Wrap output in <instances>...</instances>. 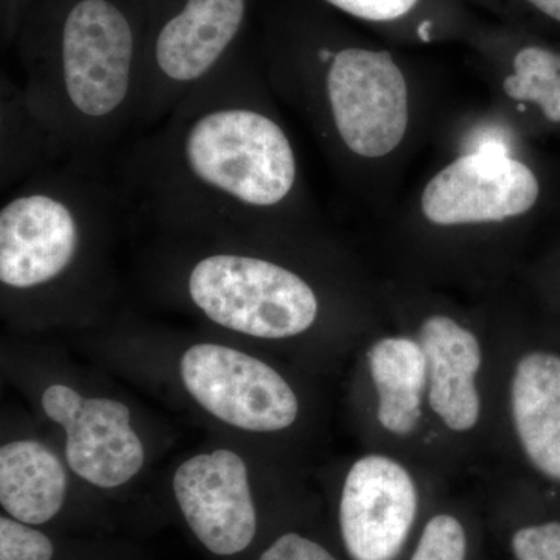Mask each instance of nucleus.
<instances>
[{
	"instance_id": "1",
	"label": "nucleus",
	"mask_w": 560,
	"mask_h": 560,
	"mask_svg": "<svg viewBox=\"0 0 560 560\" xmlns=\"http://www.w3.org/2000/svg\"><path fill=\"white\" fill-rule=\"evenodd\" d=\"M128 213L168 234L250 241L300 212L301 173L267 88L228 61L125 151Z\"/></svg>"
},
{
	"instance_id": "2",
	"label": "nucleus",
	"mask_w": 560,
	"mask_h": 560,
	"mask_svg": "<svg viewBox=\"0 0 560 560\" xmlns=\"http://www.w3.org/2000/svg\"><path fill=\"white\" fill-rule=\"evenodd\" d=\"M145 46L116 0H73L31 50L28 106L65 160L97 162L136 124Z\"/></svg>"
},
{
	"instance_id": "3",
	"label": "nucleus",
	"mask_w": 560,
	"mask_h": 560,
	"mask_svg": "<svg viewBox=\"0 0 560 560\" xmlns=\"http://www.w3.org/2000/svg\"><path fill=\"white\" fill-rule=\"evenodd\" d=\"M313 68H276V90L301 103L335 151L348 160L388 156L410 124L404 72L388 51L319 47Z\"/></svg>"
},
{
	"instance_id": "4",
	"label": "nucleus",
	"mask_w": 560,
	"mask_h": 560,
	"mask_svg": "<svg viewBox=\"0 0 560 560\" xmlns=\"http://www.w3.org/2000/svg\"><path fill=\"white\" fill-rule=\"evenodd\" d=\"M224 241L230 245L217 241L212 249L191 257L184 279L190 304L224 329L261 340L312 329L320 311L312 283L285 265L250 253L243 241L242 246Z\"/></svg>"
},
{
	"instance_id": "5",
	"label": "nucleus",
	"mask_w": 560,
	"mask_h": 560,
	"mask_svg": "<svg viewBox=\"0 0 560 560\" xmlns=\"http://www.w3.org/2000/svg\"><path fill=\"white\" fill-rule=\"evenodd\" d=\"M180 378L206 411L237 429L285 430L300 412L296 394L278 371L228 346H191L180 359Z\"/></svg>"
},
{
	"instance_id": "6",
	"label": "nucleus",
	"mask_w": 560,
	"mask_h": 560,
	"mask_svg": "<svg viewBox=\"0 0 560 560\" xmlns=\"http://www.w3.org/2000/svg\"><path fill=\"white\" fill-rule=\"evenodd\" d=\"M539 195L528 165L504 151L480 150L438 172L420 195V209L441 228L500 223L528 213Z\"/></svg>"
},
{
	"instance_id": "7",
	"label": "nucleus",
	"mask_w": 560,
	"mask_h": 560,
	"mask_svg": "<svg viewBox=\"0 0 560 560\" xmlns=\"http://www.w3.org/2000/svg\"><path fill=\"white\" fill-rule=\"evenodd\" d=\"M419 495L410 471L386 455L353 463L340 501V528L353 560H394L410 536Z\"/></svg>"
},
{
	"instance_id": "8",
	"label": "nucleus",
	"mask_w": 560,
	"mask_h": 560,
	"mask_svg": "<svg viewBox=\"0 0 560 560\" xmlns=\"http://www.w3.org/2000/svg\"><path fill=\"white\" fill-rule=\"evenodd\" d=\"M43 410L66 430V459L84 481L113 489L142 469L145 452L121 401L86 399L69 386L51 385Z\"/></svg>"
},
{
	"instance_id": "9",
	"label": "nucleus",
	"mask_w": 560,
	"mask_h": 560,
	"mask_svg": "<svg viewBox=\"0 0 560 560\" xmlns=\"http://www.w3.org/2000/svg\"><path fill=\"white\" fill-rule=\"evenodd\" d=\"M173 490L191 533L213 555L249 547L257 530L248 469L237 453L219 448L180 464Z\"/></svg>"
},
{
	"instance_id": "10",
	"label": "nucleus",
	"mask_w": 560,
	"mask_h": 560,
	"mask_svg": "<svg viewBox=\"0 0 560 560\" xmlns=\"http://www.w3.org/2000/svg\"><path fill=\"white\" fill-rule=\"evenodd\" d=\"M429 366L431 410L452 431H470L480 420L477 389L482 353L474 331L445 315L429 316L419 330Z\"/></svg>"
},
{
	"instance_id": "11",
	"label": "nucleus",
	"mask_w": 560,
	"mask_h": 560,
	"mask_svg": "<svg viewBox=\"0 0 560 560\" xmlns=\"http://www.w3.org/2000/svg\"><path fill=\"white\" fill-rule=\"evenodd\" d=\"M511 416L534 469L560 482V355L526 353L511 381Z\"/></svg>"
},
{
	"instance_id": "12",
	"label": "nucleus",
	"mask_w": 560,
	"mask_h": 560,
	"mask_svg": "<svg viewBox=\"0 0 560 560\" xmlns=\"http://www.w3.org/2000/svg\"><path fill=\"white\" fill-rule=\"evenodd\" d=\"M68 489L65 466L38 441L0 448V504L14 521L43 525L60 512Z\"/></svg>"
},
{
	"instance_id": "13",
	"label": "nucleus",
	"mask_w": 560,
	"mask_h": 560,
	"mask_svg": "<svg viewBox=\"0 0 560 560\" xmlns=\"http://www.w3.org/2000/svg\"><path fill=\"white\" fill-rule=\"evenodd\" d=\"M371 378L377 390L378 423L397 436H407L422 419L423 393L429 389V366L419 341L382 338L368 352Z\"/></svg>"
},
{
	"instance_id": "14",
	"label": "nucleus",
	"mask_w": 560,
	"mask_h": 560,
	"mask_svg": "<svg viewBox=\"0 0 560 560\" xmlns=\"http://www.w3.org/2000/svg\"><path fill=\"white\" fill-rule=\"evenodd\" d=\"M0 86V161L2 189L66 161L47 128L33 114L21 84L5 75Z\"/></svg>"
},
{
	"instance_id": "15",
	"label": "nucleus",
	"mask_w": 560,
	"mask_h": 560,
	"mask_svg": "<svg viewBox=\"0 0 560 560\" xmlns=\"http://www.w3.org/2000/svg\"><path fill=\"white\" fill-rule=\"evenodd\" d=\"M512 101L533 103L548 120L560 124V54L528 46L514 58V70L503 81Z\"/></svg>"
},
{
	"instance_id": "16",
	"label": "nucleus",
	"mask_w": 560,
	"mask_h": 560,
	"mask_svg": "<svg viewBox=\"0 0 560 560\" xmlns=\"http://www.w3.org/2000/svg\"><path fill=\"white\" fill-rule=\"evenodd\" d=\"M466 556L464 526L453 515L438 514L423 528L410 560H466Z\"/></svg>"
},
{
	"instance_id": "17",
	"label": "nucleus",
	"mask_w": 560,
	"mask_h": 560,
	"mask_svg": "<svg viewBox=\"0 0 560 560\" xmlns=\"http://www.w3.org/2000/svg\"><path fill=\"white\" fill-rule=\"evenodd\" d=\"M54 545L49 537L27 523L0 518V560H51Z\"/></svg>"
},
{
	"instance_id": "18",
	"label": "nucleus",
	"mask_w": 560,
	"mask_h": 560,
	"mask_svg": "<svg viewBox=\"0 0 560 560\" xmlns=\"http://www.w3.org/2000/svg\"><path fill=\"white\" fill-rule=\"evenodd\" d=\"M515 560H560V523L525 526L511 540Z\"/></svg>"
},
{
	"instance_id": "19",
	"label": "nucleus",
	"mask_w": 560,
	"mask_h": 560,
	"mask_svg": "<svg viewBox=\"0 0 560 560\" xmlns=\"http://www.w3.org/2000/svg\"><path fill=\"white\" fill-rule=\"evenodd\" d=\"M326 2L359 20L388 22L410 13L419 0H326Z\"/></svg>"
},
{
	"instance_id": "20",
	"label": "nucleus",
	"mask_w": 560,
	"mask_h": 560,
	"mask_svg": "<svg viewBox=\"0 0 560 560\" xmlns=\"http://www.w3.org/2000/svg\"><path fill=\"white\" fill-rule=\"evenodd\" d=\"M259 560H337L319 544L300 534L280 536Z\"/></svg>"
},
{
	"instance_id": "21",
	"label": "nucleus",
	"mask_w": 560,
	"mask_h": 560,
	"mask_svg": "<svg viewBox=\"0 0 560 560\" xmlns=\"http://www.w3.org/2000/svg\"><path fill=\"white\" fill-rule=\"evenodd\" d=\"M526 2L551 20L560 22V0H526Z\"/></svg>"
}]
</instances>
